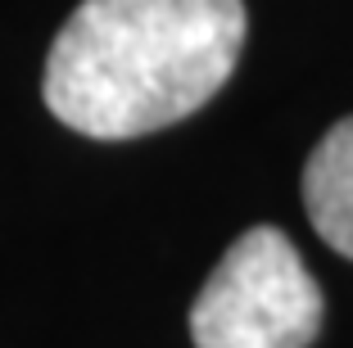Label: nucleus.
<instances>
[{
  "label": "nucleus",
  "instance_id": "f03ea898",
  "mask_svg": "<svg viewBox=\"0 0 353 348\" xmlns=\"http://www.w3.org/2000/svg\"><path fill=\"white\" fill-rule=\"evenodd\" d=\"M317 330L322 289L276 226L236 236L190 307L195 348H308Z\"/></svg>",
  "mask_w": 353,
  "mask_h": 348
},
{
  "label": "nucleus",
  "instance_id": "7ed1b4c3",
  "mask_svg": "<svg viewBox=\"0 0 353 348\" xmlns=\"http://www.w3.org/2000/svg\"><path fill=\"white\" fill-rule=\"evenodd\" d=\"M303 208L312 231L353 258V118L335 123L303 167Z\"/></svg>",
  "mask_w": 353,
  "mask_h": 348
},
{
  "label": "nucleus",
  "instance_id": "f257e3e1",
  "mask_svg": "<svg viewBox=\"0 0 353 348\" xmlns=\"http://www.w3.org/2000/svg\"><path fill=\"white\" fill-rule=\"evenodd\" d=\"M245 32V0H82L50 45L41 95L82 136H150L227 86Z\"/></svg>",
  "mask_w": 353,
  "mask_h": 348
}]
</instances>
